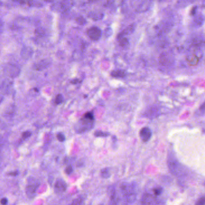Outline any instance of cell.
I'll list each match as a JSON object with an SVG mask.
<instances>
[{"mask_svg":"<svg viewBox=\"0 0 205 205\" xmlns=\"http://www.w3.org/2000/svg\"><path fill=\"white\" fill-rule=\"evenodd\" d=\"M65 172H66V173L67 174H69L71 173L72 172V167L71 166L67 167V168H66V170H65Z\"/></svg>","mask_w":205,"mask_h":205,"instance_id":"ffe728a7","label":"cell"},{"mask_svg":"<svg viewBox=\"0 0 205 205\" xmlns=\"http://www.w3.org/2000/svg\"><path fill=\"white\" fill-rule=\"evenodd\" d=\"M101 174H102V176L104 177H105V178H106V177H108L109 176H110V174H109V170H108V169H103L102 170Z\"/></svg>","mask_w":205,"mask_h":205,"instance_id":"4fadbf2b","label":"cell"},{"mask_svg":"<svg viewBox=\"0 0 205 205\" xmlns=\"http://www.w3.org/2000/svg\"><path fill=\"white\" fill-rule=\"evenodd\" d=\"M66 187L67 185L64 181L61 179H59L57 181L56 184L55 189L56 191H59V192H63V191H64L66 190Z\"/></svg>","mask_w":205,"mask_h":205,"instance_id":"5b68a950","label":"cell"},{"mask_svg":"<svg viewBox=\"0 0 205 205\" xmlns=\"http://www.w3.org/2000/svg\"><path fill=\"white\" fill-rule=\"evenodd\" d=\"M63 100V98L62 95L61 94H59L57 95L56 97L55 103L56 104H60L62 103Z\"/></svg>","mask_w":205,"mask_h":205,"instance_id":"7c38bea8","label":"cell"},{"mask_svg":"<svg viewBox=\"0 0 205 205\" xmlns=\"http://www.w3.org/2000/svg\"><path fill=\"white\" fill-rule=\"evenodd\" d=\"M140 137L144 142H146L150 140L152 137V131L148 127L143 128L140 132Z\"/></svg>","mask_w":205,"mask_h":205,"instance_id":"3957f363","label":"cell"},{"mask_svg":"<svg viewBox=\"0 0 205 205\" xmlns=\"http://www.w3.org/2000/svg\"><path fill=\"white\" fill-rule=\"evenodd\" d=\"M159 201L155 196L150 194H145L141 200V205H159Z\"/></svg>","mask_w":205,"mask_h":205,"instance_id":"6da1fadb","label":"cell"},{"mask_svg":"<svg viewBox=\"0 0 205 205\" xmlns=\"http://www.w3.org/2000/svg\"><path fill=\"white\" fill-rule=\"evenodd\" d=\"M84 116L87 118H88V119H91V120H94V117L93 113L92 112H87V113H86L84 115Z\"/></svg>","mask_w":205,"mask_h":205,"instance_id":"5bb4252c","label":"cell"},{"mask_svg":"<svg viewBox=\"0 0 205 205\" xmlns=\"http://www.w3.org/2000/svg\"><path fill=\"white\" fill-rule=\"evenodd\" d=\"M129 45V42L127 38L121 37L120 40V45L122 47H125Z\"/></svg>","mask_w":205,"mask_h":205,"instance_id":"8fae6325","label":"cell"},{"mask_svg":"<svg viewBox=\"0 0 205 205\" xmlns=\"http://www.w3.org/2000/svg\"><path fill=\"white\" fill-rule=\"evenodd\" d=\"M77 22L79 23V24H84V23L86 22V21L83 18H81V17H79L77 19H76Z\"/></svg>","mask_w":205,"mask_h":205,"instance_id":"44dd1931","label":"cell"},{"mask_svg":"<svg viewBox=\"0 0 205 205\" xmlns=\"http://www.w3.org/2000/svg\"><path fill=\"white\" fill-rule=\"evenodd\" d=\"M196 205H204V197H202L201 198H200L198 200V201L197 202Z\"/></svg>","mask_w":205,"mask_h":205,"instance_id":"e0dca14e","label":"cell"},{"mask_svg":"<svg viewBox=\"0 0 205 205\" xmlns=\"http://www.w3.org/2000/svg\"><path fill=\"white\" fill-rule=\"evenodd\" d=\"M49 64H50V62L48 60H44L41 61L39 63H37L36 65L35 68H36V69L37 70H44V69H45V68H47Z\"/></svg>","mask_w":205,"mask_h":205,"instance_id":"8992f818","label":"cell"},{"mask_svg":"<svg viewBox=\"0 0 205 205\" xmlns=\"http://www.w3.org/2000/svg\"><path fill=\"white\" fill-rule=\"evenodd\" d=\"M8 202V200L6 198H3L1 200V203L3 204V205H6Z\"/></svg>","mask_w":205,"mask_h":205,"instance_id":"7402d4cb","label":"cell"},{"mask_svg":"<svg viewBox=\"0 0 205 205\" xmlns=\"http://www.w3.org/2000/svg\"><path fill=\"white\" fill-rule=\"evenodd\" d=\"M162 193V190L161 189H159V188H156L154 190V193H155V195L156 196H159Z\"/></svg>","mask_w":205,"mask_h":205,"instance_id":"d6986e66","label":"cell"},{"mask_svg":"<svg viewBox=\"0 0 205 205\" xmlns=\"http://www.w3.org/2000/svg\"><path fill=\"white\" fill-rule=\"evenodd\" d=\"M57 139L60 142H64L65 140V137L62 133H59L57 134Z\"/></svg>","mask_w":205,"mask_h":205,"instance_id":"9a60e30c","label":"cell"},{"mask_svg":"<svg viewBox=\"0 0 205 205\" xmlns=\"http://www.w3.org/2000/svg\"><path fill=\"white\" fill-rule=\"evenodd\" d=\"M32 54V50L29 48H25L22 51V55L24 58H29Z\"/></svg>","mask_w":205,"mask_h":205,"instance_id":"9c48e42d","label":"cell"},{"mask_svg":"<svg viewBox=\"0 0 205 205\" xmlns=\"http://www.w3.org/2000/svg\"><path fill=\"white\" fill-rule=\"evenodd\" d=\"M111 76L116 77V78H124L126 76V73L125 71L123 70H117L113 71L111 73Z\"/></svg>","mask_w":205,"mask_h":205,"instance_id":"ba28073f","label":"cell"},{"mask_svg":"<svg viewBox=\"0 0 205 205\" xmlns=\"http://www.w3.org/2000/svg\"><path fill=\"white\" fill-rule=\"evenodd\" d=\"M188 64L191 66H195L199 62V58L195 54H191L186 58Z\"/></svg>","mask_w":205,"mask_h":205,"instance_id":"277c9868","label":"cell"},{"mask_svg":"<svg viewBox=\"0 0 205 205\" xmlns=\"http://www.w3.org/2000/svg\"><path fill=\"white\" fill-rule=\"evenodd\" d=\"M36 34L39 36H43L44 35V34H45V32L42 29H38V30H36Z\"/></svg>","mask_w":205,"mask_h":205,"instance_id":"ac0fdd59","label":"cell"},{"mask_svg":"<svg viewBox=\"0 0 205 205\" xmlns=\"http://www.w3.org/2000/svg\"><path fill=\"white\" fill-rule=\"evenodd\" d=\"M87 34L92 40L96 41L99 40L101 36V31L98 27H92L88 30Z\"/></svg>","mask_w":205,"mask_h":205,"instance_id":"7a4b0ae2","label":"cell"},{"mask_svg":"<svg viewBox=\"0 0 205 205\" xmlns=\"http://www.w3.org/2000/svg\"><path fill=\"white\" fill-rule=\"evenodd\" d=\"M15 1H18V2H19V3H24L23 0H15Z\"/></svg>","mask_w":205,"mask_h":205,"instance_id":"603a6c76","label":"cell"},{"mask_svg":"<svg viewBox=\"0 0 205 205\" xmlns=\"http://www.w3.org/2000/svg\"><path fill=\"white\" fill-rule=\"evenodd\" d=\"M109 134L108 133L106 132H103L102 131H96L94 134L95 137H107Z\"/></svg>","mask_w":205,"mask_h":205,"instance_id":"30bf717a","label":"cell"},{"mask_svg":"<svg viewBox=\"0 0 205 205\" xmlns=\"http://www.w3.org/2000/svg\"><path fill=\"white\" fill-rule=\"evenodd\" d=\"M31 134V132H30V131H25V132L22 133V138L24 139H27V138H30Z\"/></svg>","mask_w":205,"mask_h":205,"instance_id":"2e32d148","label":"cell"},{"mask_svg":"<svg viewBox=\"0 0 205 205\" xmlns=\"http://www.w3.org/2000/svg\"><path fill=\"white\" fill-rule=\"evenodd\" d=\"M6 72L9 74L10 76H16L17 74L19 73V70L18 68H16V67L15 66H13L12 65H8L6 68Z\"/></svg>","mask_w":205,"mask_h":205,"instance_id":"52a82bcc","label":"cell"}]
</instances>
